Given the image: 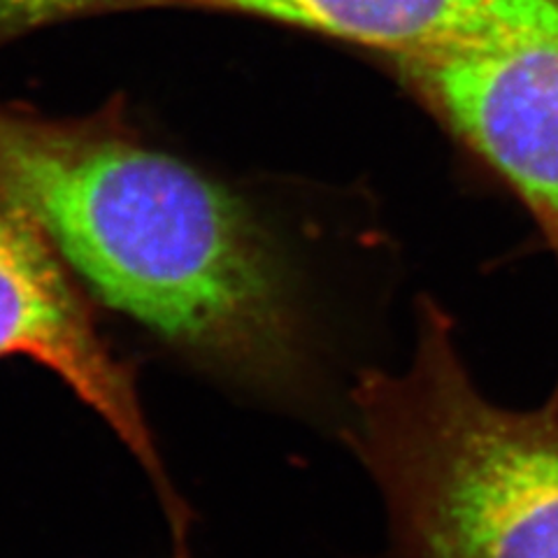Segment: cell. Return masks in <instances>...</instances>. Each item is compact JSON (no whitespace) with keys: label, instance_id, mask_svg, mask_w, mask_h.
<instances>
[{"label":"cell","instance_id":"obj_2","mask_svg":"<svg viewBox=\"0 0 558 558\" xmlns=\"http://www.w3.org/2000/svg\"><path fill=\"white\" fill-rule=\"evenodd\" d=\"M354 451L400 558H558V384L537 408L494 403L435 307L403 368L359 377Z\"/></svg>","mask_w":558,"mask_h":558},{"label":"cell","instance_id":"obj_1","mask_svg":"<svg viewBox=\"0 0 558 558\" xmlns=\"http://www.w3.org/2000/svg\"><path fill=\"white\" fill-rule=\"evenodd\" d=\"M0 198L105 303L168 340L260 373L299 356L284 279L250 209L145 145L112 105L86 117L0 105Z\"/></svg>","mask_w":558,"mask_h":558},{"label":"cell","instance_id":"obj_3","mask_svg":"<svg viewBox=\"0 0 558 558\" xmlns=\"http://www.w3.org/2000/svg\"><path fill=\"white\" fill-rule=\"evenodd\" d=\"M405 68L558 254V16Z\"/></svg>","mask_w":558,"mask_h":558},{"label":"cell","instance_id":"obj_5","mask_svg":"<svg viewBox=\"0 0 558 558\" xmlns=\"http://www.w3.org/2000/svg\"><path fill=\"white\" fill-rule=\"evenodd\" d=\"M147 8L247 14L387 51L405 65L558 16V0H105L100 14Z\"/></svg>","mask_w":558,"mask_h":558},{"label":"cell","instance_id":"obj_6","mask_svg":"<svg viewBox=\"0 0 558 558\" xmlns=\"http://www.w3.org/2000/svg\"><path fill=\"white\" fill-rule=\"evenodd\" d=\"M105 0H0V49L68 20L100 14Z\"/></svg>","mask_w":558,"mask_h":558},{"label":"cell","instance_id":"obj_4","mask_svg":"<svg viewBox=\"0 0 558 558\" xmlns=\"http://www.w3.org/2000/svg\"><path fill=\"white\" fill-rule=\"evenodd\" d=\"M59 258L38 226L0 198V356L47 365L154 463L129 379L98 340Z\"/></svg>","mask_w":558,"mask_h":558}]
</instances>
